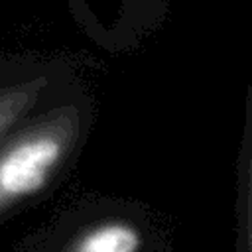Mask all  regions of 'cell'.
Wrapping results in <instances>:
<instances>
[{"instance_id":"6da1fadb","label":"cell","mask_w":252,"mask_h":252,"mask_svg":"<svg viewBox=\"0 0 252 252\" xmlns=\"http://www.w3.org/2000/svg\"><path fill=\"white\" fill-rule=\"evenodd\" d=\"M69 122L39 120L0 140V213L41 191L69 146Z\"/></svg>"},{"instance_id":"7a4b0ae2","label":"cell","mask_w":252,"mask_h":252,"mask_svg":"<svg viewBox=\"0 0 252 252\" xmlns=\"http://www.w3.org/2000/svg\"><path fill=\"white\" fill-rule=\"evenodd\" d=\"M71 4L96 37L128 45L161 28L171 0H71Z\"/></svg>"},{"instance_id":"3957f363","label":"cell","mask_w":252,"mask_h":252,"mask_svg":"<svg viewBox=\"0 0 252 252\" xmlns=\"http://www.w3.org/2000/svg\"><path fill=\"white\" fill-rule=\"evenodd\" d=\"M142 246L140 232L126 222H106L85 232L73 252H138Z\"/></svg>"},{"instance_id":"277c9868","label":"cell","mask_w":252,"mask_h":252,"mask_svg":"<svg viewBox=\"0 0 252 252\" xmlns=\"http://www.w3.org/2000/svg\"><path fill=\"white\" fill-rule=\"evenodd\" d=\"M39 83L14 85L0 91V140L16 126L37 96Z\"/></svg>"}]
</instances>
